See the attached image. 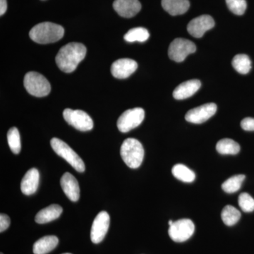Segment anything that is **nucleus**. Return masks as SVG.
Returning <instances> with one entry per match:
<instances>
[{"instance_id": "18", "label": "nucleus", "mask_w": 254, "mask_h": 254, "mask_svg": "<svg viewBox=\"0 0 254 254\" xmlns=\"http://www.w3.org/2000/svg\"><path fill=\"white\" fill-rule=\"evenodd\" d=\"M63 209L59 205L53 204L42 209L37 213L35 220L38 224H46L59 218Z\"/></svg>"}, {"instance_id": "21", "label": "nucleus", "mask_w": 254, "mask_h": 254, "mask_svg": "<svg viewBox=\"0 0 254 254\" xmlns=\"http://www.w3.org/2000/svg\"><path fill=\"white\" fill-rule=\"evenodd\" d=\"M216 150L222 155H236L240 151V145L234 140L224 138L217 143Z\"/></svg>"}, {"instance_id": "32", "label": "nucleus", "mask_w": 254, "mask_h": 254, "mask_svg": "<svg viewBox=\"0 0 254 254\" xmlns=\"http://www.w3.org/2000/svg\"><path fill=\"white\" fill-rule=\"evenodd\" d=\"M7 9V1L6 0H0V15L2 16Z\"/></svg>"}, {"instance_id": "20", "label": "nucleus", "mask_w": 254, "mask_h": 254, "mask_svg": "<svg viewBox=\"0 0 254 254\" xmlns=\"http://www.w3.org/2000/svg\"><path fill=\"white\" fill-rule=\"evenodd\" d=\"M59 243V240L56 236H46L42 237L35 242L33 247L34 254H47L56 248Z\"/></svg>"}, {"instance_id": "9", "label": "nucleus", "mask_w": 254, "mask_h": 254, "mask_svg": "<svg viewBox=\"0 0 254 254\" xmlns=\"http://www.w3.org/2000/svg\"><path fill=\"white\" fill-rule=\"evenodd\" d=\"M195 225L190 219H181L170 225L168 233L175 242H186L193 235Z\"/></svg>"}, {"instance_id": "30", "label": "nucleus", "mask_w": 254, "mask_h": 254, "mask_svg": "<svg viewBox=\"0 0 254 254\" xmlns=\"http://www.w3.org/2000/svg\"><path fill=\"white\" fill-rule=\"evenodd\" d=\"M241 127L245 131H254V118H246L241 123Z\"/></svg>"}, {"instance_id": "2", "label": "nucleus", "mask_w": 254, "mask_h": 254, "mask_svg": "<svg viewBox=\"0 0 254 254\" xmlns=\"http://www.w3.org/2000/svg\"><path fill=\"white\" fill-rule=\"evenodd\" d=\"M64 29L63 26L52 22L38 23L30 31L32 41L39 44L55 43L63 38Z\"/></svg>"}, {"instance_id": "11", "label": "nucleus", "mask_w": 254, "mask_h": 254, "mask_svg": "<svg viewBox=\"0 0 254 254\" xmlns=\"http://www.w3.org/2000/svg\"><path fill=\"white\" fill-rule=\"evenodd\" d=\"M216 111L217 105L215 103H208L190 110L185 119L190 123L202 124L212 118Z\"/></svg>"}, {"instance_id": "19", "label": "nucleus", "mask_w": 254, "mask_h": 254, "mask_svg": "<svg viewBox=\"0 0 254 254\" xmlns=\"http://www.w3.org/2000/svg\"><path fill=\"white\" fill-rule=\"evenodd\" d=\"M163 9L172 16L186 13L190 6L189 0H162Z\"/></svg>"}, {"instance_id": "28", "label": "nucleus", "mask_w": 254, "mask_h": 254, "mask_svg": "<svg viewBox=\"0 0 254 254\" xmlns=\"http://www.w3.org/2000/svg\"><path fill=\"white\" fill-rule=\"evenodd\" d=\"M226 4L233 14L239 16L245 14L247 7L246 0H226Z\"/></svg>"}, {"instance_id": "25", "label": "nucleus", "mask_w": 254, "mask_h": 254, "mask_svg": "<svg viewBox=\"0 0 254 254\" xmlns=\"http://www.w3.org/2000/svg\"><path fill=\"white\" fill-rule=\"evenodd\" d=\"M222 221L227 226H232L237 223L241 218V213L235 207L226 205L222 210L221 213Z\"/></svg>"}, {"instance_id": "1", "label": "nucleus", "mask_w": 254, "mask_h": 254, "mask_svg": "<svg viewBox=\"0 0 254 254\" xmlns=\"http://www.w3.org/2000/svg\"><path fill=\"white\" fill-rule=\"evenodd\" d=\"M86 52V47L81 43H68L58 52L55 58L57 65L64 72H73L84 59Z\"/></svg>"}, {"instance_id": "22", "label": "nucleus", "mask_w": 254, "mask_h": 254, "mask_svg": "<svg viewBox=\"0 0 254 254\" xmlns=\"http://www.w3.org/2000/svg\"><path fill=\"white\" fill-rule=\"evenodd\" d=\"M172 173L175 178L180 181L190 183L193 182L195 179V173L182 164H177L173 167Z\"/></svg>"}, {"instance_id": "3", "label": "nucleus", "mask_w": 254, "mask_h": 254, "mask_svg": "<svg viewBox=\"0 0 254 254\" xmlns=\"http://www.w3.org/2000/svg\"><path fill=\"white\" fill-rule=\"evenodd\" d=\"M122 158L128 168L136 169L141 166L144 157V149L141 142L135 138H127L120 149Z\"/></svg>"}, {"instance_id": "13", "label": "nucleus", "mask_w": 254, "mask_h": 254, "mask_svg": "<svg viewBox=\"0 0 254 254\" xmlns=\"http://www.w3.org/2000/svg\"><path fill=\"white\" fill-rule=\"evenodd\" d=\"M138 68V64L131 59H120L114 62L111 66V73L114 77L127 78L134 73Z\"/></svg>"}, {"instance_id": "26", "label": "nucleus", "mask_w": 254, "mask_h": 254, "mask_svg": "<svg viewBox=\"0 0 254 254\" xmlns=\"http://www.w3.org/2000/svg\"><path fill=\"white\" fill-rule=\"evenodd\" d=\"M246 177L244 175H237L227 180L222 185V189L226 193H232L238 191L245 181Z\"/></svg>"}, {"instance_id": "10", "label": "nucleus", "mask_w": 254, "mask_h": 254, "mask_svg": "<svg viewBox=\"0 0 254 254\" xmlns=\"http://www.w3.org/2000/svg\"><path fill=\"white\" fill-rule=\"evenodd\" d=\"M109 214L106 211H102L95 217L92 225L91 239L94 244H99L106 236L110 227Z\"/></svg>"}, {"instance_id": "27", "label": "nucleus", "mask_w": 254, "mask_h": 254, "mask_svg": "<svg viewBox=\"0 0 254 254\" xmlns=\"http://www.w3.org/2000/svg\"><path fill=\"white\" fill-rule=\"evenodd\" d=\"M7 141L11 151L15 154H18L21 151V144L20 133L17 128L12 127L10 128L7 133Z\"/></svg>"}, {"instance_id": "24", "label": "nucleus", "mask_w": 254, "mask_h": 254, "mask_svg": "<svg viewBox=\"0 0 254 254\" xmlns=\"http://www.w3.org/2000/svg\"><path fill=\"white\" fill-rule=\"evenodd\" d=\"M150 33L145 28L137 27L129 30L124 36L125 41L128 43L140 42L143 43L149 38Z\"/></svg>"}, {"instance_id": "7", "label": "nucleus", "mask_w": 254, "mask_h": 254, "mask_svg": "<svg viewBox=\"0 0 254 254\" xmlns=\"http://www.w3.org/2000/svg\"><path fill=\"white\" fill-rule=\"evenodd\" d=\"M145 118L144 110L141 108L127 110L118 119V129L123 133L131 131L139 126Z\"/></svg>"}, {"instance_id": "8", "label": "nucleus", "mask_w": 254, "mask_h": 254, "mask_svg": "<svg viewBox=\"0 0 254 254\" xmlns=\"http://www.w3.org/2000/svg\"><path fill=\"white\" fill-rule=\"evenodd\" d=\"M196 47L193 42L184 38H176L169 47L168 55L170 59L182 63L189 55L195 53Z\"/></svg>"}, {"instance_id": "6", "label": "nucleus", "mask_w": 254, "mask_h": 254, "mask_svg": "<svg viewBox=\"0 0 254 254\" xmlns=\"http://www.w3.org/2000/svg\"><path fill=\"white\" fill-rule=\"evenodd\" d=\"M63 117L68 125L79 131H90L93 128V120L88 114L82 110L67 108L64 110Z\"/></svg>"}, {"instance_id": "16", "label": "nucleus", "mask_w": 254, "mask_h": 254, "mask_svg": "<svg viewBox=\"0 0 254 254\" xmlns=\"http://www.w3.org/2000/svg\"><path fill=\"white\" fill-rule=\"evenodd\" d=\"M40 174L36 168H31L25 174L21 183V190L23 194H33L39 185Z\"/></svg>"}, {"instance_id": "14", "label": "nucleus", "mask_w": 254, "mask_h": 254, "mask_svg": "<svg viewBox=\"0 0 254 254\" xmlns=\"http://www.w3.org/2000/svg\"><path fill=\"white\" fill-rule=\"evenodd\" d=\"M113 7L120 16L131 18L141 11V4L138 0H115Z\"/></svg>"}, {"instance_id": "29", "label": "nucleus", "mask_w": 254, "mask_h": 254, "mask_svg": "<svg viewBox=\"0 0 254 254\" xmlns=\"http://www.w3.org/2000/svg\"><path fill=\"white\" fill-rule=\"evenodd\" d=\"M239 205L246 213H251L254 210V199L248 193H241L238 199Z\"/></svg>"}, {"instance_id": "35", "label": "nucleus", "mask_w": 254, "mask_h": 254, "mask_svg": "<svg viewBox=\"0 0 254 254\" xmlns=\"http://www.w3.org/2000/svg\"><path fill=\"white\" fill-rule=\"evenodd\" d=\"M2 254V253H1V254Z\"/></svg>"}, {"instance_id": "17", "label": "nucleus", "mask_w": 254, "mask_h": 254, "mask_svg": "<svg viewBox=\"0 0 254 254\" xmlns=\"http://www.w3.org/2000/svg\"><path fill=\"white\" fill-rule=\"evenodd\" d=\"M201 86L199 80L192 79L184 82L175 88L173 97L176 100H184L195 94Z\"/></svg>"}, {"instance_id": "15", "label": "nucleus", "mask_w": 254, "mask_h": 254, "mask_svg": "<svg viewBox=\"0 0 254 254\" xmlns=\"http://www.w3.org/2000/svg\"><path fill=\"white\" fill-rule=\"evenodd\" d=\"M60 185L64 193L68 197V199L73 202L77 201L80 197L79 185L77 180L71 174H64L60 180Z\"/></svg>"}, {"instance_id": "23", "label": "nucleus", "mask_w": 254, "mask_h": 254, "mask_svg": "<svg viewBox=\"0 0 254 254\" xmlns=\"http://www.w3.org/2000/svg\"><path fill=\"white\" fill-rule=\"evenodd\" d=\"M232 66L237 72L247 74L252 68V61L247 55H237L232 62Z\"/></svg>"}, {"instance_id": "12", "label": "nucleus", "mask_w": 254, "mask_h": 254, "mask_svg": "<svg viewBox=\"0 0 254 254\" xmlns=\"http://www.w3.org/2000/svg\"><path fill=\"white\" fill-rule=\"evenodd\" d=\"M215 26L213 18L209 15H202L193 18L189 23L187 31L194 38H200L203 36L205 32L211 29Z\"/></svg>"}, {"instance_id": "4", "label": "nucleus", "mask_w": 254, "mask_h": 254, "mask_svg": "<svg viewBox=\"0 0 254 254\" xmlns=\"http://www.w3.org/2000/svg\"><path fill=\"white\" fill-rule=\"evenodd\" d=\"M50 145L55 153L64 159L78 173H83L85 171L86 167L82 159L65 142L59 138H53L50 141Z\"/></svg>"}, {"instance_id": "33", "label": "nucleus", "mask_w": 254, "mask_h": 254, "mask_svg": "<svg viewBox=\"0 0 254 254\" xmlns=\"http://www.w3.org/2000/svg\"><path fill=\"white\" fill-rule=\"evenodd\" d=\"M173 222H174L173 221V220H170V221H169V222H168L169 225H170H170H173Z\"/></svg>"}, {"instance_id": "34", "label": "nucleus", "mask_w": 254, "mask_h": 254, "mask_svg": "<svg viewBox=\"0 0 254 254\" xmlns=\"http://www.w3.org/2000/svg\"><path fill=\"white\" fill-rule=\"evenodd\" d=\"M68 254V253H66V254Z\"/></svg>"}, {"instance_id": "31", "label": "nucleus", "mask_w": 254, "mask_h": 254, "mask_svg": "<svg viewBox=\"0 0 254 254\" xmlns=\"http://www.w3.org/2000/svg\"><path fill=\"white\" fill-rule=\"evenodd\" d=\"M10 218L6 214L1 213L0 215V232H4L9 228Z\"/></svg>"}, {"instance_id": "5", "label": "nucleus", "mask_w": 254, "mask_h": 254, "mask_svg": "<svg viewBox=\"0 0 254 254\" xmlns=\"http://www.w3.org/2000/svg\"><path fill=\"white\" fill-rule=\"evenodd\" d=\"M23 84L29 94L38 98L47 96L51 91V86L48 79L41 73L35 71L26 73Z\"/></svg>"}]
</instances>
